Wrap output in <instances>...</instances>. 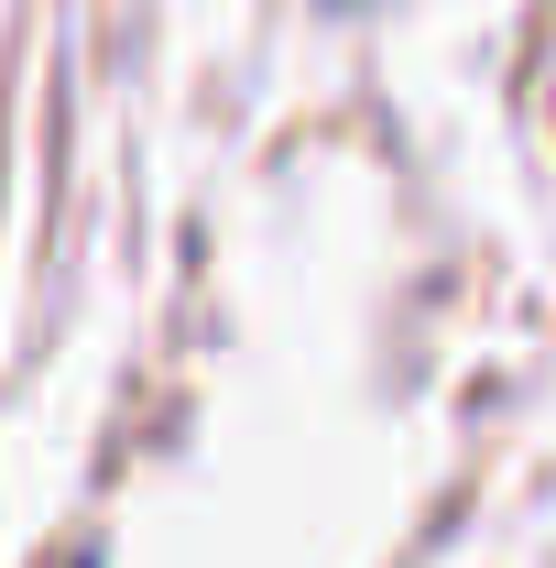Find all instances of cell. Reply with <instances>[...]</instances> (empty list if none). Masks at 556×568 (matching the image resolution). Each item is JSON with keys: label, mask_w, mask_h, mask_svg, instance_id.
I'll list each match as a JSON object with an SVG mask.
<instances>
[{"label": "cell", "mask_w": 556, "mask_h": 568, "mask_svg": "<svg viewBox=\"0 0 556 568\" xmlns=\"http://www.w3.org/2000/svg\"><path fill=\"white\" fill-rule=\"evenodd\" d=\"M66 568H99V558H66Z\"/></svg>", "instance_id": "1"}]
</instances>
